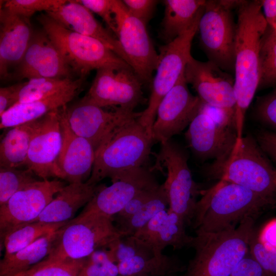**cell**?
Instances as JSON below:
<instances>
[{
    "label": "cell",
    "instance_id": "d6986e66",
    "mask_svg": "<svg viewBox=\"0 0 276 276\" xmlns=\"http://www.w3.org/2000/svg\"><path fill=\"white\" fill-rule=\"evenodd\" d=\"M185 136L194 153L203 160L214 159L213 164L225 160L237 140L235 127L222 125L200 110L188 126Z\"/></svg>",
    "mask_w": 276,
    "mask_h": 276
},
{
    "label": "cell",
    "instance_id": "8992f818",
    "mask_svg": "<svg viewBox=\"0 0 276 276\" xmlns=\"http://www.w3.org/2000/svg\"><path fill=\"white\" fill-rule=\"evenodd\" d=\"M125 237L112 217L98 213H82L57 231L49 255L44 259L58 261L88 257Z\"/></svg>",
    "mask_w": 276,
    "mask_h": 276
},
{
    "label": "cell",
    "instance_id": "e0dca14e",
    "mask_svg": "<svg viewBox=\"0 0 276 276\" xmlns=\"http://www.w3.org/2000/svg\"><path fill=\"white\" fill-rule=\"evenodd\" d=\"M74 75L44 30H34L23 59L8 80L20 81L42 77L74 78Z\"/></svg>",
    "mask_w": 276,
    "mask_h": 276
},
{
    "label": "cell",
    "instance_id": "f6af8a7d",
    "mask_svg": "<svg viewBox=\"0 0 276 276\" xmlns=\"http://www.w3.org/2000/svg\"><path fill=\"white\" fill-rule=\"evenodd\" d=\"M229 276H266L261 267L249 251L239 261Z\"/></svg>",
    "mask_w": 276,
    "mask_h": 276
},
{
    "label": "cell",
    "instance_id": "d4e9b609",
    "mask_svg": "<svg viewBox=\"0 0 276 276\" xmlns=\"http://www.w3.org/2000/svg\"><path fill=\"white\" fill-rule=\"evenodd\" d=\"M85 78H78L69 88L50 96L25 103L16 104L1 117V129L38 119L49 112L67 105L80 93Z\"/></svg>",
    "mask_w": 276,
    "mask_h": 276
},
{
    "label": "cell",
    "instance_id": "603a6c76",
    "mask_svg": "<svg viewBox=\"0 0 276 276\" xmlns=\"http://www.w3.org/2000/svg\"><path fill=\"white\" fill-rule=\"evenodd\" d=\"M187 226L180 216L168 208L157 214L133 236L154 256H160L168 246L175 249L191 247L194 237L187 234Z\"/></svg>",
    "mask_w": 276,
    "mask_h": 276
},
{
    "label": "cell",
    "instance_id": "cb8c5ba5",
    "mask_svg": "<svg viewBox=\"0 0 276 276\" xmlns=\"http://www.w3.org/2000/svg\"><path fill=\"white\" fill-rule=\"evenodd\" d=\"M91 12L77 0H74L67 1L57 9L46 13L65 28L100 40L127 63L118 38L105 28Z\"/></svg>",
    "mask_w": 276,
    "mask_h": 276
},
{
    "label": "cell",
    "instance_id": "f907efd6",
    "mask_svg": "<svg viewBox=\"0 0 276 276\" xmlns=\"http://www.w3.org/2000/svg\"><path fill=\"white\" fill-rule=\"evenodd\" d=\"M268 29L271 32L276 34V19L270 25H268Z\"/></svg>",
    "mask_w": 276,
    "mask_h": 276
},
{
    "label": "cell",
    "instance_id": "7402d4cb",
    "mask_svg": "<svg viewBox=\"0 0 276 276\" xmlns=\"http://www.w3.org/2000/svg\"><path fill=\"white\" fill-rule=\"evenodd\" d=\"M34 30L29 19L0 10V77L8 80L26 52Z\"/></svg>",
    "mask_w": 276,
    "mask_h": 276
},
{
    "label": "cell",
    "instance_id": "b9f144b4",
    "mask_svg": "<svg viewBox=\"0 0 276 276\" xmlns=\"http://www.w3.org/2000/svg\"><path fill=\"white\" fill-rule=\"evenodd\" d=\"M160 185L144 190L136 195L121 212L113 217L115 224H121L137 212L155 194Z\"/></svg>",
    "mask_w": 276,
    "mask_h": 276
},
{
    "label": "cell",
    "instance_id": "83f0119b",
    "mask_svg": "<svg viewBox=\"0 0 276 276\" xmlns=\"http://www.w3.org/2000/svg\"><path fill=\"white\" fill-rule=\"evenodd\" d=\"M41 118L7 131L1 142L0 167L18 169L26 166L30 143Z\"/></svg>",
    "mask_w": 276,
    "mask_h": 276
},
{
    "label": "cell",
    "instance_id": "836d02e7",
    "mask_svg": "<svg viewBox=\"0 0 276 276\" xmlns=\"http://www.w3.org/2000/svg\"><path fill=\"white\" fill-rule=\"evenodd\" d=\"M276 86V34L268 29L260 51V79L258 89Z\"/></svg>",
    "mask_w": 276,
    "mask_h": 276
},
{
    "label": "cell",
    "instance_id": "44dd1931",
    "mask_svg": "<svg viewBox=\"0 0 276 276\" xmlns=\"http://www.w3.org/2000/svg\"><path fill=\"white\" fill-rule=\"evenodd\" d=\"M159 185L151 171L143 167L109 186H102L81 213H98L113 217L136 195Z\"/></svg>",
    "mask_w": 276,
    "mask_h": 276
},
{
    "label": "cell",
    "instance_id": "bcb514c9",
    "mask_svg": "<svg viewBox=\"0 0 276 276\" xmlns=\"http://www.w3.org/2000/svg\"><path fill=\"white\" fill-rule=\"evenodd\" d=\"M255 138L262 150L276 166V132L265 129L259 130Z\"/></svg>",
    "mask_w": 276,
    "mask_h": 276
},
{
    "label": "cell",
    "instance_id": "74e56055",
    "mask_svg": "<svg viewBox=\"0 0 276 276\" xmlns=\"http://www.w3.org/2000/svg\"><path fill=\"white\" fill-rule=\"evenodd\" d=\"M67 0H7L2 1L3 8L9 12L30 19L35 13H45L57 9Z\"/></svg>",
    "mask_w": 276,
    "mask_h": 276
},
{
    "label": "cell",
    "instance_id": "9a60e30c",
    "mask_svg": "<svg viewBox=\"0 0 276 276\" xmlns=\"http://www.w3.org/2000/svg\"><path fill=\"white\" fill-rule=\"evenodd\" d=\"M191 84L204 103L235 113V78L213 62H202L192 57L184 71Z\"/></svg>",
    "mask_w": 276,
    "mask_h": 276
},
{
    "label": "cell",
    "instance_id": "ac0fdd59",
    "mask_svg": "<svg viewBox=\"0 0 276 276\" xmlns=\"http://www.w3.org/2000/svg\"><path fill=\"white\" fill-rule=\"evenodd\" d=\"M104 108L82 98L65 107V117L71 129L89 141L95 150L115 129L136 113L120 108L111 111Z\"/></svg>",
    "mask_w": 276,
    "mask_h": 276
},
{
    "label": "cell",
    "instance_id": "30bf717a",
    "mask_svg": "<svg viewBox=\"0 0 276 276\" xmlns=\"http://www.w3.org/2000/svg\"><path fill=\"white\" fill-rule=\"evenodd\" d=\"M157 159L167 171L163 185L168 200V208L180 216L187 226L191 225L198 201L197 197L201 190L193 179L186 152L170 140L160 144Z\"/></svg>",
    "mask_w": 276,
    "mask_h": 276
},
{
    "label": "cell",
    "instance_id": "d590c367",
    "mask_svg": "<svg viewBox=\"0 0 276 276\" xmlns=\"http://www.w3.org/2000/svg\"><path fill=\"white\" fill-rule=\"evenodd\" d=\"M34 175L28 169L19 170L0 167V206L18 191L36 181Z\"/></svg>",
    "mask_w": 276,
    "mask_h": 276
},
{
    "label": "cell",
    "instance_id": "2e32d148",
    "mask_svg": "<svg viewBox=\"0 0 276 276\" xmlns=\"http://www.w3.org/2000/svg\"><path fill=\"white\" fill-rule=\"evenodd\" d=\"M60 109L41 118L30 143L26 166L42 179L61 178L57 164L62 142Z\"/></svg>",
    "mask_w": 276,
    "mask_h": 276
},
{
    "label": "cell",
    "instance_id": "60d3db41",
    "mask_svg": "<svg viewBox=\"0 0 276 276\" xmlns=\"http://www.w3.org/2000/svg\"><path fill=\"white\" fill-rule=\"evenodd\" d=\"M254 115L259 122L276 132V86L267 94L257 98Z\"/></svg>",
    "mask_w": 276,
    "mask_h": 276
},
{
    "label": "cell",
    "instance_id": "4dcf8cb0",
    "mask_svg": "<svg viewBox=\"0 0 276 276\" xmlns=\"http://www.w3.org/2000/svg\"><path fill=\"white\" fill-rule=\"evenodd\" d=\"M68 222L54 223L37 222L18 227L8 233L1 241L5 249L4 258L28 246L39 238L58 230Z\"/></svg>",
    "mask_w": 276,
    "mask_h": 276
},
{
    "label": "cell",
    "instance_id": "681fc988",
    "mask_svg": "<svg viewBox=\"0 0 276 276\" xmlns=\"http://www.w3.org/2000/svg\"><path fill=\"white\" fill-rule=\"evenodd\" d=\"M262 6L268 25H270L276 19V0L262 1Z\"/></svg>",
    "mask_w": 276,
    "mask_h": 276
},
{
    "label": "cell",
    "instance_id": "4316f807",
    "mask_svg": "<svg viewBox=\"0 0 276 276\" xmlns=\"http://www.w3.org/2000/svg\"><path fill=\"white\" fill-rule=\"evenodd\" d=\"M160 36L166 43L184 33L202 13L205 0H165Z\"/></svg>",
    "mask_w": 276,
    "mask_h": 276
},
{
    "label": "cell",
    "instance_id": "52a82bcc",
    "mask_svg": "<svg viewBox=\"0 0 276 276\" xmlns=\"http://www.w3.org/2000/svg\"><path fill=\"white\" fill-rule=\"evenodd\" d=\"M37 19L78 78H85L94 70L131 67L100 40L65 28L46 13Z\"/></svg>",
    "mask_w": 276,
    "mask_h": 276
},
{
    "label": "cell",
    "instance_id": "5b68a950",
    "mask_svg": "<svg viewBox=\"0 0 276 276\" xmlns=\"http://www.w3.org/2000/svg\"><path fill=\"white\" fill-rule=\"evenodd\" d=\"M207 174L246 188L276 208V167L250 134L237 140L227 158Z\"/></svg>",
    "mask_w": 276,
    "mask_h": 276
},
{
    "label": "cell",
    "instance_id": "1f68e13d",
    "mask_svg": "<svg viewBox=\"0 0 276 276\" xmlns=\"http://www.w3.org/2000/svg\"><path fill=\"white\" fill-rule=\"evenodd\" d=\"M76 78H37L25 81L19 90L17 103L44 98L67 89L77 81Z\"/></svg>",
    "mask_w": 276,
    "mask_h": 276
},
{
    "label": "cell",
    "instance_id": "9c48e42d",
    "mask_svg": "<svg viewBox=\"0 0 276 276\" xmlns=\"http://www.w3.org/2000/svg\"><path fill=\"white\" fill-rule=\"evenodd\" d=\"M201 15L184 33L160 48L148 104L139 117L140 123L151 135L159 104L176 84L192 57V42Z\"/></svg>",
    "mask_w": 276,
    "mask_h": 276
},
{
    "label": "cell",
    "instance_id": "f546056e",
    "mask_svg": "<svg viewBox=\"0 0 276 276\" xmlns=\"http://www.w3.org/2000/svg\"><path fill=\"white\" fill-rule=\"evenodd\" d=\"M120 275L165 276L185 270L177 257L162 254L149 257L137 256L118 264Z\"/></svg>",
    "mask_w": 276,
    "mask_h": 276
},
{
    "label": "cell",
    "instance_id": "484cf974",
    "mask_svg": "<svg viewBox=\"0 0 276 276\" xmlns=\"http://www.w3.org/2000/svg\"><path fill=\"white\" fill-rule=\"evenodd\" d=\"M101 186L86 182L68 183L56 194L32 223L70 221L80 208L90 201Z\"/></svg>",
    "mask_w": 276,
    "mask_h": 276
},
{
    "label": "cell",
    "instance_id": "277c9868",
    "mask_svg": "<svg viewBox=\"0 0 276 276\" xmlns=\"http://www.w3.org/2000/svg\"><path fill=\"white\" fill-rule=\"evenodd\" d=\"M255 219L247 217L218 233H196L191 245L195 254L183 276H229L248 251Z\"/></svg>",
    "mask_w": 276,
    "mask_h": 276
},
{
    "label": "cell",
    "instance_id": "d6a6232c",
    "mask_svg": "<svg viewBox=\"0 0 276 276\" xmlns=\"http://www.w3.org/2000/svg\"><path fill=\"white\" fill-rule=\"evenodd\" d=\"M169 208V202L163 185L155 194L134 215L116 225L126 236H133L160 212Z\"/></svg>",
    "mask_w": 276,
    "mask_h": 276
},
{
    "label": "cell",
    "instance_id": "f35d334b",
    "mask_svg": "<svg viewBox=\"0 0 276 276\" xmlns=\"http://www.w3.org/2000/svg\"><path fill=\"white\" fill-rule=\"evenodd\" d=\"M118 264L112 262L104 249L94 251L87 258L78 276H119Z\"/></svg>",
    "mask_w": 276,
    "mask_h": 276
},
{
    "label": "cell",
    "instance_id": "4fadbf2b",
    "mask_svg": "<svg viewBox=\"0 0 276 276\" xmlns=\"http://www.w3.org/2000/svg\"><path fill=\"white\" fill-rule=\"evenodd\" d=\"M64 186L59 180H37L14 194L0 206L1 240L18 227L32 223Z\"/></svg>",
    "mask_w": 276,
    "mask_h": 276
},
{
    "label": "cell",
    "instance_id": "7a4b0ae2",
    "mask_svg": "<svg viewBox=\"0 0 276 276\" xmlns=\"http://www.w3.org/2000/svg\"><path fill=\"white\" fill-rule=\"evenodd\" d=\"M192 226L196 233H215L237 226L247 217H257L274 208L263 198L240 185L219 180L201 190Z\"/></svg>",
    "mask_w": 276,
    "mask_h": 276
},
{
    "label": "cell",
    "instance_id": "816d5d0a",
    "mask_svg": "<svg viewBox=\"0 0 276 276\" xmlns=\"http://www.w3.org/2000/svg\"><path fill=\"white\" fill-rule=\"evenodd\" d=\"M119 276H124V275H119ZM126 276H144L142 275H126Z\"/></svg>",
    "mask_w": 276,
    "mask_h": 276
},
{
    "label": "cell",
    "instance_id": "ee69618b",
    "mask_svg": "<svg viewBox=\"0 0 276 276\" xmlns=\"http://www.w3.org/2000/svg\"><path fill=\"white\" fill-rule=\"evenodd\" d=\"M129 13L146 25L151 18L158 1L155 0L122 1Z\"/></svg>",
    "mask_w": 276,
    "mask_h": 276
},
{
    "label": "cell",
    "instance_id": "ab89813d",
    "mask_svg": "<svg viewBox=\"0 0 276 276\" xmlns=\"http://www.w3.org/2000/svg\"><path fill=\"white\" fill-rule=\"evenodd\" d=\"M248 251L266 276H276V250L266 247L259 240L256 231L250 240Z\"/></svg>",
    "mask_w": 276,
    "mask_h": 276
},
{
    "label": "cell",
    "instance_id": "8d00e7d4",
    "mask_svg": "<svg viewBox=\"0 0 276 276\" xmlns=\"http://www.w3.org/2000/svg\"><path fill=\"white\" fill-rule=\"evenodd\" d=\"M104 249L110 259L117 264L137 256H154L150 249L134 236L121 238Z\"/></svg>",
    "mask_w": 276,
    "mask_h": 276
},
{
    "label": "cell",
    "instance_id": "ffe728a7",
    "mask_svg": "<svg viewBox=\"0 0 276 276\" xmlns=\"http://www.w3.org/2000/svg\"><path fill=\"white\" fill-rule=\"evenodd\" d=\"M66 106L60 109L62 142L57 164L61 179L69 183L85 182L91 175L96 150L89 141L71 129L65 117Z\"/></svg>",
    "mask_w": 276,
    "mask_h": 276
},
{
    "label": "cell",
    "instance_id": "5bb4252c",
    "mask_svg": "<svg viewBox=\"0 0 276 276\" xmlns=\"http://www.w3.org/2000/svg\"><path fill=\"white\" fill-rule=\"evenodd\" d=\"M201 102L190 93L183 72L159 104L152 129L154 142L161 144L180 133L198 112Z\"/></svg>",
    "mask_w": 276,
    "mask_h": 276
},
{
    "label": "cell",
    "instance_id": "8fae6325",
    "mask_svg": "<svg viewBox=\"0 0 276 276\" xmlns=\"http://www.w3.org/2000/svg\"><path fill=\"white\" fill-rule=\"evenodd\" d=\"M112 11L116 25V36L127 63L142 83L150 82L157 65L158 54L146 25L129 13L122 1L112 0Z\"/></svg>",
    "mask_w": 276,
    "mask_h": 276
},
{
    "label": "cell",
    "instance_id": "f1b7e54d",
    "mask_svg": "<svg viewBox=\"0 0 276 276\" xmlns=\"http://www.w3.org/2000/svg\"><path fill=\"white\" fill-rule=\"evenodd\" d=\"M58 230L39 238L16 253L3 258L0 262V276H19L43 260L50 252Z\"/></svg>",
    "mask_w": 276,
    "mask_h": 276
},
{
    "label": "cell",
    "instance_id": "7c38bea8",
    "mask_svg": "<svg viewBox=\"0 0 276 276\" xmlns=\"http://www.w3.org/2000/svg\"><path fill=\"white\" fill-rule=\"evenodd\" d=\"M142 82L131 67L97 70L82 99L102 108L113 107L134 111L144 101Z\"/></svg>",
    "mask_w": 276,
    "mask_h": 276
},
{
    "label": "cell",
    "instance_id": "7dc6e473",
    "mask_svg": "<svg viewBox=\"0 0 276 276\" xmlns=\"http://www.w3.org/2000/svg\"><path fill=\"white\" fill-rule=\"evenodd\" d=\"M24 82L0 88V116L17 103V97Z\"/></svg>",
    "mask_w": 276,
    "mask_h": 276
},
{
    "label": "cell",
    "instance_id": "7bdbcfd3",
    "mask_svg": "<svg viewBox=\"0 0 276 276\" xmlns=\"http://www.w3.org/2000/svg\"><path fill=\"white\" fill-rule=\"evenodd\" d=\"M90 11L99 15L108 30L116 35V25L112 11V0H77Z\"/></svg>",
    "mask_w": 276,
    "mask_h": 276
},
{
    "label": "cell",
    "instance_id": "e575fe53",
    "mask_svg": "<svg viewBox=\"0 0 276 276\" xmlns=\"http://www.w3.org/2000/svg\"><path fill=\"white\" fill-rule=\"evenodd\" d=\"M87 258L58 261L43 260L19 276H78Z\"/></svg>",
    "mask_w": 276,
    "mask_h": 276
},
{
    "label": "cell",
    "instance_id": "ba28073f",
    "mask_svg": "<svg viewBox=\"0 0 276 276\" xmlns=\"http://www.w3.org/2000/svg\"><path fill=\"white\" fill-rule=\"evenodd\" d=\"M241 1H205L198 31L200 44L210 60L223 71L234 73L237 26L232 10Z\"/></svg>",
    "mask_w": 276,
    "mask_h": 276
},
{
    "label": "cell",
    "instance_id": "3957f363",
    "mask_svg": "<svg viewBox=\"0 0 276 276\" xmlns=\"http://www.w3.org/2000/svg\"><path fill=\"white\" fill-rule=\"evenodd\" d=\"M140 114L136 112L118 126L96 149L92 172L86 182L97 185L109 178L112 183L144 167L154 142L139 122Z\"/></svg>",
    "mask_w": 276,
    "mask_h": 276
},
{
    "label": "cell",
    "instance_id": "6da1fadb",
    "mask_svg": "<svg viewBox=\"0 0 276 276\" xmlns=\"http://www.w3.org/2000/svg\"><path fill=\"white\" fill-rule=\"evenodd\" d=\"M237 8L234 91L235 127L239 140L243 137L246 111L258 89L260 51L268 25L262 11V1H241Z\"/></svg>",
    "mask_w": 276,
    "mask_h": 276
},
{
    "label": "cell",
    "instance_id": "f5cc1de1",
    "mask_svg": "<svg viewBox=\"0 0 276 276\" xmlns=\"http://www.w3.org/2000/svg\"><path fill=\"white\" fill-rule=\"evenodd\" d=\"M165 276H176V274H170V275H167Z\"/></svg>",
    "mask_w": 276,
    "mask_h": 276
},
{
    "label": "cell",
    "instance_id": "c3c4849f",
    "mask_svg": "<svg viewBox=\"0 0 276 276\" xmlns=\"http://www.w3.org/2000/svg\"><path fill=\"white\" fill-rule=\"evenodd\" d=\"M260 241L267 248L276 250V219L269 221L258 234Z\"/></svg>",
    "mask_w": 276,
    "mask_h": 276
}]
</instances>
